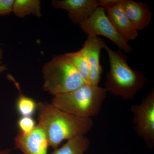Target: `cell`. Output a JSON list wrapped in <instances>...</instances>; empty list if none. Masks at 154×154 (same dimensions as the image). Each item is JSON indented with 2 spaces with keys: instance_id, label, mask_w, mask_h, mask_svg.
<instances>
[{
  "instance_id": "1",
  "label": "cell",
  "mask_w": 154,
  "mask_h": 154,
  "mask_svg": "<svg viewBox=\"0 0 154 154\" xmlns=\"http://www.w3.org/2000/svg\"><path fill=\"white\" fill-rule=\"evenodd\" d=\"M38 124L44 129L50 146L54 149L63 141L85 135L93 128L92 118L76 117L57 108L51 103H37Z\"/></svg>"
},
{
  "instance_id": "2",
  "label": "cell",
  "mask_w": 154,
  "mask_h": 154,
  "mask_svg": "<svg viewBox=\"0 0 154 154\" xmlns=\"http://www.w3.org/2000/svg\"><path fill=\"white\" fill-rule=\"evenodd\" d=\"M109 57L110 69L107 75L105 88L111 95L125 100H131L146 86L147 79L142 71H135L127 62L125 55L105 48Z\"/></svg>"
},
{
  "instance_id": "3",
  "label": "cell",
  "mask_w": 154,
  "mask_h": 154,
  "mask_svg": "<svg viewBox=\"0 0 154 154\" xmlns=\"http://www.w3.org/2000/svg\"><path fill=\"white\" fill-rule=\"evenodd\" d=\"M107 94L105 88L85 84L72 92L54 96L51 103L76 117L92 118L100 113Z\"/></svg>"
},
{
  "instance_id": "4",
  "label": "cell",
  "mask_w": 154,
  "mask_h": 154,
  "mask_svg": "<svg viewBox=\"0 0 154 154\" xmlns=\"http://www.w3.org/2000/svg\"><path fill=\"white\" fill-rule=\"evenodd\" d=\"M43 88L54 96L69 93L85 84L64 54L55 56L42 69Z\"/></svg>"
},
{
  "instance_id": "5",
  "label": "cell",
  "mask_w": 154,
  "mask_h": 154,
  "mask_svg": "<svg viewBox=\"0 0 154 154\" xmlns=\"http://www.w3.org/2000/svg\"><path fill=\"white\" fill-rule=\"evenodd\" d=\"M132 122L138 136L141 138L149 149L154 148V90L147 94L139 104L131 105Z\"/></svg>"
},
{
  "instance_id": "6",
  "label": "cell",
  "mask_w": 154,
  "mask_h": 154,
  "mask_svg": "<svg viewBox=\"0 0 154 154\" xmlns=\"http://www.w3.org/2000/svg\"><path fill=\"white\" fill-rule=\"evenodd\" d=\"M80 28L88 36H102L108 38L120 49L128 53L132 48L116 30L108 19L105 9L99 7L86 21L80 24Z\"/></svg>"
},
{
  "instance_id": "7",
  "label": "cell",
  "mask_w": 154,
  "mask_h": 154,
  "mask_svg": "<svg viewBox=\"0 0 154 154\" xmlns=\"http://www.w3.org/2000/svg\"><path fill=\"white\" fill-rule=\"evenodd\" d=\"M14 141L15 148L24 154H47L49 146L45 131L38 124L28 133L19 131Z\"/></svg>"
},
{
  "instance_id": "8",
  "label": "cell",
  "mask_w": 154,
  "mask_h": 154,
  "mask_svg": "<svg viewBox=\"0 0 154 154\" xmlns=\"http://www.w3.org/2000/svg\"><path fill=\"white\" fill-rule=\"evenodd\" d=\"M106 45L105 41L99 36H88L81 48L88 60L90 84L93 85H98L101 79L103 69L100 63V52Z\"/></svg>"
},
{
  "instance_id": "9",
  "label": "cell",
  "mask_w": 154,
  "mask_h": 154,
  "mask_svg": "<svg viewBox=\"0 0 154 154\" xmlns=\"http://www.w3.org/2000/svg\"><path fill=\"white\" fill-rule=\"evenodd\" d=\"M53 7L68 12L69 17L75 24L85 22L99 7L98 0H54Z\"/></svg>"
},
{
  "instance_id": "10",
  "label": "cell",
  "mask_w": 154,
  "mask_h": 154,
  "mask_svg": "<svg viewBox=\"0 0 154 154\" xmlns=\"http://www.w3.org/2000/svg\"><path fill=\"white\" fill-rule=\"evenodd\" d=\"M107 10L108 19L125 41L128 43V42L134 40L137 37V30L127 16L120 5V2Z\"/></svg>"
},
{
  "instance_id": "11",
  "label": "cell",
  "mask_w": 154,
  "mask_h": 154,
  "mask_svg": "<svg viewBox=\"0 0 154 154\" xmlns=\"http://www.w3.org/2000/svg\"><path fill=\"white\" fill-rule=\"evenodd\" d=\"M120 5L137 30H143L149 25L152 13L146 4L133 0H120Z\"/></svg>"
},
{
  "instance_id": "12",
  "label": "cell",
  "mask_w": 154,
  "mask_h": 154,
  "mask_svg": "<svg viewBox=\"0 0 154 154\" xmlns=\"http://www.w3.org/2000/svg\"><path fill=\"white\" fill-rule=\"evenodd\" d=\"M90 140L85 135L79 136L67 140L51 154H85L89 149Z\"/></svg>"
},
{
  "instance_id": "13",
  "label": "cell",
  "mask_w": 154,
  "mask_h": 154,
  "mask_svg": "<svg viewBox=\"0 0 154 154\" xmlns=\"http://www.w3.org/2000/svg\"><path fill=\"white\" fill-rule=\"evenodd\" d=\"M12 12L15 16L24 18L28 15L41 17V2L38 0H15Z\"/></svg>"
},
{
  "instance_id": "14",
  "label": "cell",
  "mask_w": 154,
  "mask_h": 154,
  "mask_svg": "<svg viewBox=\"0 0 154 154\" xmlns=\"http://www.w3.org/2000/svg\"><path fill=\"white\" fill-rule=\"evenodd\" d=\"M85 84H90V68L88 60L82 51L65 54Z\"/></svg>"
},
{
  "instance_id": "15",
  "label": "cell",
  "mask_w": 154,
  "mask_h": 154,
  "mask_svg": "<svg viewBox=\"0 0 154 154\" xmlns=\"http://www.w3.org/2000/svg\"><path fill=\"white\" fill-rule=\"evenodd\" d=\"M9 77L14 82L20 94L16 104L18 113L22 116H32L37 109V103L32 98L23 95L18 83L13 77L10 76Z\"/></svg>"
},
{
  "instance_id": "16",
  "label": "cell",
  "mask_w": 154,
  "mask_h": 154,
  "mask_svg": "<svg viewBox=\"0 0 154 154\" xmlns=\"http://www.w3.org/2000/svg\"><path fill=\"white\" fill-rule=\"evenodd\" d=\"M36 125L32 116H21L18 121L19 131L23 134L31 132Z\"/></svg>"
},
{
  "instance_id": "17",
  "label": "cell",
  "mask_w": 154,
  "mask_h": 154,
  "mask_svg": "<svg viewBox=\"0 0 154 154\" xmlns=\"http://www.w3.org/2000/svg\"><path fill=\"white\" fill-rule=\"evenodd\" d=\"M14 0H0V16L9 15L12 12Z\"/></svg>"
},
{
  "instance_id": "18",
  "label": "cell",
  "mask_w": 154,
  "mask_h": 154,
  "mask_svg": "<svg viewBox=\"0 0 154 154\" xmlns=\"http://www.w3.org/2000/svg\"><path fill=\"white\" fill-rule=\"evenodd\" d=\"M120 0H98L99 7H102L105 10L117 5Z\"/></svg>"
},
{
  "instance_id": "19",
  "label": "cell",
  "mask_w": 154,
  "mask_h": 154,
  "mask_svg": "<svg viewBox=\"0 0 154 154\" xmlns=\"http://www.w3.org/2000/svg\"><path fill=\"white\" fill-rule=\"evenodd\" d=\"M3 56V50L1 48H0V72H5L7 69V66L5 65L2 64V62L1 61L2 57Z\"/></svg>"
},
{
  "instance_id": "20",
  "label": "cell",
  "mask_w": 154,
  "mask_h": 154,
  "mask_svg": "<svg viewBox=\"0 0 154 154\" xmlns=\"http://www.w3.org/2000/svg\"><path fill=\"white\" fill-rule=\"evenodd\" d=\"M11 150L9 149L0 150V154H11Z\"/></svg>"
}]
</instances>
